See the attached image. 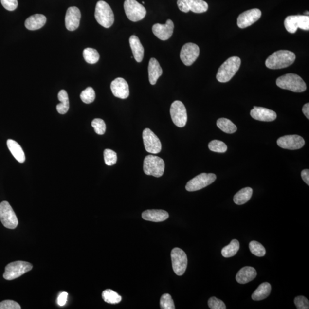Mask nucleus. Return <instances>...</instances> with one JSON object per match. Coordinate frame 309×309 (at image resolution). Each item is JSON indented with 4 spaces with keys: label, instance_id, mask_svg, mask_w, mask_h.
Here are the masks:
<instances>
[{
    "label": "nucleus",
    "instance_id": "obj_12",
    "mask_svg": "<svg viewBox=\"0 0 309 309\" xmlns=\"http://www.w3.org/2000/svg\"><path fill=\"white\" fill-rule=\"evenodd\" d=\"M170 115L172 122L178 127H183L187 122V110L183 103L177 100L172 103Z\"/></svg>",
    "mask_w": 309,
    "mask_h": 309
},
{
    "label": "nucleus",
    "instance_id": "obj_30",
    "mask_svg": "<svg viewBox=\"0 0 309 309\" xmlns=\"http://www.w3.org/2000/svg\"><path fill=\"white\" fill-rule=\"evenodd\" d=\"M190 11L196 14H201L206 12L209 5L203 0H187Z\"/></svg>",
    "mask_w": 309,
    "mask_h": 309
},
{
    "label": "nucleus",
    "instance_id": "obj_48",
    "mask_svg": "<svg viewBox=\"0 0 309 309\" xmlns=\"http://www.w3.org/2000/svg\"><path fill=\"white\" fill-rule=\"evenodd\" d=\"M302 112L304 113V115L307 117V119H309V104L307 103L302 108Z\"/></svg>",
    "mask_w": 309,
    "mask_h": 309
},
{
    "label": "nucleus",
    "instance_id": "obj_8",
    "mask_svg": "<svg viewBox=\"0 0 309 309\" xmlns=\"http://www.w3.org/2000/svg\"><path fill=\"white\" fill-rule=\"evenodd\" d=\"M124 8L128 18L133 22L142 20L147 14L144 6L136 0H126L124 3Z\"/></svg>",
    "mask_w": 309,
    "mask_h": 309
},
{
    "label": "nucleus",
    "instance_id": "obj_42",
    "mask_svg": "<svg viewBox=\"0 0 309 309\" xmlns=\"http://www.w3.org/2000/svg\"><path fill=\"white\" fill-rule=\"evenodd\" d=\"M294 304L298 309H308L309 302L304 296H298L294 299Z\"/></svg>",
    "mask_w": 309,
    "mask_h": 309
},
{
    "label": "nucleus",
    "instance_id": "obj_19",
    "mask_svg": "<svg viewBox=\"0 0 309 309\" xmlns=\"http://www.w3.org/2000/svg\"><path fill=\"white\" fill-rule=\"evenodd\" d=\"M112 92L116 97L122 99L127 98L129 95V86L127 82L122 77H118L110 84Z\"/></svg>",
    "mask_w": 309,
    "mask_h": 309
},
{
    "label": "nucleus",
    "instance_id": "obj_3",
    "mask_svg": "<svg viewBox=\"0 0 309 309\" xmlns=\"http://www.w3.org/2000/svg\"><path fill=\"white\" fill-rule=\"evenodd\" d=\"M241 60L238 57H230L224 61L218 71L217 79L220 83L228 82L239 69Z\"/></svg>",
    "mask_w": 309,
    "mask_h": 309
},
{
    "label": "nucleus",
    "instance_id": "obj_41",
    "mask_svg": "<svg viewBox=\"0 0 309 309\" xmlns=\"http://www.w3.org/2000/svg\"><path fill=\"white\" fill-rule=\"evenodd\" d=\"M208 305H209V308L211 309H226V305L224 304V302L215 297L209 299V301H208Z\"/></svg>",
    "mask_w": 309,
    "mask_h": 309
},
{
    "label": "nucleus",
    "instance_id": "obj_2",
    "mask_svg": "<svg viewBox=\"0 0 309 309\" xmlns=\"http://www.w3.org/2000/svg\"><path fill=\"white\" fill-rule=\"evenodd\" d=\"M276 85L282 89L294 92H303L307 89V84L302 78L294 73H288L278 78Z\"/></svg>",
    "mask_w": 309,
    "mask_h": 309
},
{
    "label": "nucleus",
    "instance_id": "obj_13",
    "mask_svg": "<svg viewBox=\"0 0 309 309\" xmlns=\"http://www.w3.org/2000/svg\"><path fill=\"white\" fill-rule=\"evenodd\" d=\"M143 139L145 150L157 154L162 150V144L158 136L150 129L145 128L143 132Z\"/></svg>",
    "mask_w": 309,
    "mask_h": 309
},
{
    "label": "nucleus",
    "instance_id": "obj_21",
    "mask_svg": "<svg viewBox=\"0 0 309 309\" xmlns=\"http://www.w3.org/2000/svg\"><path fill=\"white\" fill-rule=\"evenodd\" d=\"M143 219L154 222H161L167 219L169 214L164 210H148L142 213Z\"/></svg>",
    "mask_w": 309,
    "mask_h": 309
},
{
    "label": "nucleus",
    "instance_id": "obj_44",
    "mask_svg": "<svg viewBox=\"0 0 309 309\" xmlns=\"http://www.w3.org/2000/svg\"><path fill=\"white\" fill-rule=\"evenodd\" d=\"M1 4L9 11H14L18 8V0H1Z\"/></svg>",
    "mask_w": 309,
    "mask_h": 309
},
{
    "label": "nucleus",
    "instance_id": "obj_32",
    "mask_svg": "<svg viewBox=\"0 0 309 309\" xmlns=\"http://www.w3.org/2000/svg\"><path fill=\"white\" fill-rule=\"evenodd\" d=\"M240 245L238 240L233 239L229 245L224 247L222 250V255L224 258H230L236 254L239 250Z\"/></svg>",
    "mask_w": 309,
    "mask_h": 309
},
{
    "label": "nucleus",
    "instance_id": "obj_34",
    "mask_svg": "<svg viewBox=\"0 0 309 309\" xmlns=\"http://www.w3.org/2000/svg\"><path fill=\"white\" fill-rule=\"evenodd\" d=\"M83 57L87 63L93 64L98 62L100 55L95 49L87 48L83 51Z\"/></svg>",
    "mask_w": 309,
    "mask_h": 309
},
{
    "label": "nucleus",
    "instance_id": "obj_22",
    "mask_svg": "<svg viewBox=\"0 0 309 309\" xmlns=\"http://www.w3.org/2000/svg\"><path fill=\"white\" fill-rule=\"evenodd\" d=\"M257 275L256 270L253 267L246 266L240 270L236 275V280L240 284H246L254 279Z\"/></svg>",
    "mask_w": 309,
    "mask_h": 309
},
{
    "label": "nucleus",
    "instance_id": "obj_23",
    "mask_svg": "<svg viewBox=\"0 0 309 309\" xmlns=\"http://www.w3.org/2000/svg\"><path fill=\"white\" fill-rule=\"evenodd\" d=\"M163 73L162 68L156 58H151L148 65V76L149 83L155 85Z\"/></svg>",
    "mask_w": 309,
    "mask_h": 309
},
{
    "label": "nucleus",
    "instance_id": "obj_16",
    "mask_svg": "<svg viewBox=\"0 0 309 309\" xmlns=\"http://www.w3.org/2000/svg\"><path fill=\"white\" fill-rule=\"evenodd\" d=\"M262 12L259 9L248 10L240 14L237 19V25L240 28H246L254 24L261 18Z\"/></svg>",
    "mask_w": 309,
    "mask_h": 309
},
{
    "label": "nucleus",
    "instance_id": "obj_14",
    "mask_svg": "<svg viewBox=\"0 0 309 309\" xmlns=\"http://www.w3.org/2000/svg\"><path fill=\"white\" fill-rule=\"evenodd\" d=\"M200 53V48L197 44L192 43L185 44L182 48L181 59L185 66H190L196 61Z\"/></svg>",
    "mask_w": 309,
    "mask_h": 309
},
{
    "label": "nucleus",
    "instance_id": "obj_5",
    "mask_svg": "<svg viewBox=\"0 0 309 309\" xmlns=\"http://www.w3.org/2000/svg\"><path fill=\"white\" fill-rule=\"evenodd\" d=\"M165 168L164 162L161 158L152 155L147 156L143 164V170L147 175H152L159 178L164 174Z\"/></svg>",
    "mask_w": 309,
    "mask_h": 309
},
{
    "label": "nucleus",
    "instance_id": "obj_27",
    "mask_svg": "<svg viewBox=\"0 0 309 309\" xmlns=\"http://www.w3.org/2000/svg\"><path fill=\"white\" fill-rule=\"evenodd\" d=\"M272 286L268 282H264L260 285L253 292L252 298L254 301L264 300L271 294Z\"/></svg>",
    "mask_w": 309,
    "mask_h": 309
},
{
    "label": "nucleus",
    "instance_id": "obj_28",
    "mask_svg": "<svg viewBox=\"0 0 309 309\" xmlns=\"http://www.w3.org/2000/svg\"><path fill=\"white\" fill-rule=\"evenodd\" d=\"M253 189L250 187L242 188L234 195L233 200L234 203L238 205L245 204L249 201L252 197Z\"/></svg>",
    "mask_w": 309,
    "mask_h": 309
},
{
    "label": "nucleus",
    "instance_id": "obj_35",
    "mask_svg": "<svg viewBox=\"0 0 309 309\" xmlns=\"http://www.w3.org/2000/svg\"><path fill=\"white\" fill-rule=\"evenodd\" d=\"M249 249L253 254L256 256L262 257L266 254V250L264 246L255 240L250 243Z\"/></svg>",
    "mask_w": 309,
    "mask_h": 309
},
{
    "label": "nucleus",
    "instance_id": "obj_25",
    "mask_svg": "<svg viewBox=\"0 0 309 309\" xmlns=\"http://www.w3.org/2000/svg\"><path fill=\"white\" fill-rule=\"evenodd\" d=\"M129 44L131 46L133 57L138 63H141L144 57V48L140 41L139 38L135 35H132L129 38Z\"/></svg>",
    "mask_w": 309,
    "mask_h": 309
},
{
    "label": "nucleus",
    "instance_id": "obj_20",
    "mask_svg": "<svg viewBox=\"0 0 309 309\" xmlns=\"http://www.w3.org/2000/svg\"><path fill=\"white\" fill-rule=\"evenodd\" d=\"M252 118L262 122H273L276 119V113L273 110L261 107H254L250 111Z\"/></svg>",
    "mask_w": 309,
    "mask_h": 309
},
{
    "label": "nucleus",
    "instance_id": "obj_36",
    "mask_svg": "<svg viewBox=\"0 0 309 309\" xmlns=\"http://www.w3.org/2000/svg\"><path fill=\"white\" fill-rule=\"evenodd\" d=\"M95 92L92 87H88L82 91L80 94V98L83 102L90 104L94 102L95 99Z\"/></svg>",
    "mask_w": 309,
    "mask_h": 309
},
{
    "label": "nucleus",
    "instance_id": "obj_24",
    "mask_svg": "<svg viewBox=\"0 0 309 309\" xmlns=\"http://www.w3.org/2000/svg\"><path fill=\"white\" fill-rule=\"evenodd\" d=\"M47 22V18L44 15L36 14L30 16L25 22V27L29 30L35 31L43 27Z\"/></svg>",
    "mask_w": 309,
    "mask_h": 309
},
{
    "label": "nucleus",
    "instance_id": "obj_1",
    "mask_svg": "<svg viewBox=\"0 0 309 309\" xmlns=\"http://www.w3.org/2000/svg\"><path fill=\"white\" fill-rule=\"evenodd\" d=\"M295 57L294 53L291 51L280 50L275 52L267 58L265 65L270 69H282L293 64Z\"/></svg>",
    "mask_w": 309,
    "mask_h": 309
},
{
    "label": "nucleus",
    "instance_id": "obj_10",
    "mask_svg": "<svg viewBox=\"0 0 309 309\" xmlns=\"http://www.w3.org/2000/svg\"><path fill=\"white\" fill-rule=\"evenodd\" d=\"M172 269L179 276L184 274L186 271L188 259L186 254L182 249L175 247L171 253Z\"/></svg>",
    "mask_w": 309,
    "mask_h": 309
},
{
    "label": "nucleus",
    "instance_id": "obj_9",
    "mask_svg": "<svg viewBox=\"0 0 309 309\" xmlns=\"http://www.w3.org/2000/svg\"><path fill=\"white\" fill-rule=\"evenodd\" d=\"M285 27L290 34H295L298 28L309 31V16L306 15L289 16L285 19Z\"/></svg>",
    "mask_w": 309,
    "mask_h": 309
},
{
    "label": "nucleus",
    "instance_id": "obj_39",
    "mask_svg": "<svg viewBox=\"0 0 309 309\" xmlns=\"http://www.w3.org/2000/svg\"><path fill=\"white\" fill-rule=\"evenodd\" d=\"M160 306L162 309H175L174 301L169 294H164L162 296Z\"/></svg>",
    "mask_w": 309,
    "mask_h": 309
},
{
    "label": "nucleus",
    "instance_id": "obj_7",
    "mask_svg": "<svg viewBox=\"0 0 309 309\" xmlns=\"http://www.w3.org/2000/svg\"><path fill=\"white\" fill-rule=\"evenodd\" d=\"M0 220L7 229H15L18 226V218L8 201H3L0 203Z\"/></svg>",
    "mask_w": 309,
    "mask_h": 309
},
{
    "label": "nucleus",
    "instance_id": "obj_37",
    "mask_svg": "<svg viewBox=\"0 0 309 309\" xmlns=\"http://www.w3.org/2000/svg\"><path fill=\"white\" fill-rule=\"evenodd\" d=\"M210 150L213 152L224 153L227 150V146L222 141L214 140L209 144Z\"/></svg>",
    "mask_w": 309,
    "mask_h": 309
},
{
    "label": "nucleus",
    "instance_id": "obj_40",
    "mask_svg": "<svg viewBox=\"0 0 309 309\" xmlns=\"http://www.w3.org/2000/svg\"><path fill=\"white\" fill-rule=\"evenodd\" d=\"M92 126L97 134L102 135L105 134L106 125L105 121L101 119H95L92 122Z\"/></svg>",
    "mask_w": 309,
    "mask_h": 309
},
{
    "label": "nucleus",
    "instance_id": "obj_4",
    "mask_svg": "<svg viewBox=\"0 0 309 309\" xmlns=\"http://www.w3.org/2000/svg\"><path fill=\"white\" fill-rule=\"evenodd\" d=\"M95 17L97 22L106 28L111 27L115 20L114 14L111 8L104 1H99L97 2Z\"/></svg>",
    "mask_w": 309,
    "mask_h": 309
},
{
    "label": "nucleus",
    "instance_id": "obj_15",
    "mask_svg": "<svg viewBox=\"0 0 309 309\" xmlns=\"http://www.w3.org/2000/svg\"><path fill=\"white\" fill-rule=\"evenodd\" d=\"M305 143L304 138L297 135H286L277 140V145L279 147L290 150L300 149L304 147Z\"/></svg>",
    "mask_w": 309,
    "mask_h": 309
},
{
    "label": "nucleus",
    "instance_id": "obj_11",
    "mask_svg": "<svg viewBox=\"0 0 309 309\" xmlns=\"http://www.w3.org/2000/svg\"><path fill=\"white\" fill-rule=\"evenodd\" d=\"M216 179L217 176L214 174H200L188 182L185 189L190 192L200 190L212 184Z\"/></svg>",
    "mask_w": 309,
    "mask_h": 309
},
{
    "label": "nucleus",
    "instance_id": "obj_47",
    "mask_svg": "<svg viewBox=\"0 0 309 309\" xmlns=\"http://www.w3.org/2000/svg\"><path fill=\"white\" fill-rule=\"evenodd\" d=\"M301 177L306 183L309 185V170L305 169L301 172Z\"/></svg>",
    "mask_w": 309,
    "mask_h": 309
},
{
    "label": "nucleus",
    "instance_id": "obj_45",
    "mask_svg": "<svg viewBox=\"0 0 309 309\" xmlns=\"http://www.w3.org/2000/svg\"><path fill=\"white\" fill-rule=\"evenodd\" d=\"M177 5L182 12L188 13L190 11L187 0H178Z\"/></svg>",
    "mask_w": 309,
    "mask_h": 309
},
{
    "label": "nucleus",
    "instance_id": "obj_17",
    "mask_svg": "<svg viewBox=\"0 0 309 309\" xmlns=\"http://www.w3.org/2000/svg\"><path fill=\"white\" fill-rule=\"evenodd\" d=\"M174 28V22L171 19H167L165 24H155L153 25L152 32L156 37L160 40H168L173 34Z\"/></svg>",
    "mask_w": 309,
    "mask_h": 309
},
{
    "label": "nucleus",
    "instance_id": "obj_33",
    "mask_svg": "<svg viewBox=\"0 0 309 309\" xmlns=\"http://www.w3.org/2000/svg\"><path fill=\"white\" fill-rule=\"evenodd\" d=\"M102 298L107 303L110 304H119L122 300L121 296L110 289H107L102 292Z\"/></svg>",
    "mask_w": 309,
    "mask_h": 309
},
{
    "label": "nucleus",
    "instance_id": "obj_43",
    "mask_svg": "<svg viewBox=\"0 0 309 309\" xmlns=\"http://www.w3.org/2000/svg\"><path fill=\"white\" fill-rule=\"evenodd\" d=\"M21 306L12 300H5L0 302V309H20Z\"/></svg>",
    "mask_w": 309,
    "mask_h": 309
},
{
    "label": "nucleus",
    "instance_id": "obj_29",
    "mask_svg": "<svg viewBox=\"0 0 309 309\" xmlns=\"http://www.w3.org/2000/svg\"><path fill=\"white\" fill-rule=\"evenodd\" d=\"M58 98L60 103L56 106L57 112L60 114H65L70 109L69 97L66 91L61 90L58 94Z\"/></svg>",
    "mask_w": 309,
    "mask_h": 309
},
{
    "label": "nucleus",
    "instance_id": "obj_38",
    "mask_svg": "<svg viewBox=\"0 0 309 309\" xmlns=\"http://www.w3.org/2000/svg\"><path fill=\"white\" fill-rule=\"evenodd\" d=\"M104 158L106 164L109 166L115 164L118 159L116 153L110 149H106L104 151Z\"/></svg>",
    "mask_w": 309,
    "mask_h": 309
},
{
    "label": "nucleus",
    "instance_id": "obj_46",
    "mask_svg": "<svg viewBox=\"0 0 309 309\" xmlns=\"http://www.w3.org/2000/svg\"><path fill=\"white\" fill-rule=\"evenodd\" d=\"M68 293L66 292H61V293L58 295L57 298V304L60 307H63L66 305L67 301Z\"/></svg>",
    "mask_w": 309,
    "mask_h": 309
},
{
    "label": "nucleus",
    "instance_id": "obj_6",
    "mask_svg": "<svg viewBox=\"0 0 309 309\" xmlns=\"http://www.w3.org/2000/svg\"><path fill=\"white\" fill-rule=\"evenodd\" d=\"M33 265L27 262L18 261L10 263L5 267L3 277L6 280H14L31 271Z\"/></svg>",
    "mask_w": 309,
    "mask_h": 309
},
{
    "label": "nucleus",
    "instance_id": "obj_18",
    "mask_svg": "<svg viewBox=\"0 0 309 309\" xmlns=\"http://www.w3.org/2000/svg\"><path fill=\"white\" fill-rule=\"evenodd\" d=\"M81 19V12L76 6H71L67 9L65 18L66 27L68 31H73L79 28Z\"/></svg>",
    "mask_w": 309,
    "mask_h": 309
},
{
    "label": "nucleus",
    "instance_id": "obj_26",
    "mask_svg": "<svg viewBox=\"0 0 309 309\" xmlns=\"http://www.w3.org/2000/svg\"><path fill=\"white\" fill-rule=\"evenodd\" d=\"M7 146L14 158L19 163H24L25 161V155L23 149L18 142L14 140L8 139Z\"/></svg>",
    "mask_w": 309,
    "mask_h": 309
},
{
    "label": "nucleus",
    "instance_id": "obj_31",
    "mask_svg": "<svg viewBox=\"0 0 309 309\" xmlns=\"http://www.w3.org/2000/svg\"><path fill=\"white\" fill-rule=\"evenodd\" d=\"M217 125L220 130L227 133H233L236 131L237 127L230 120L220 118L217 120Z\"/></svg>",
    "mask_w": 309,
    "mask_h": 309
}]
</instances>
